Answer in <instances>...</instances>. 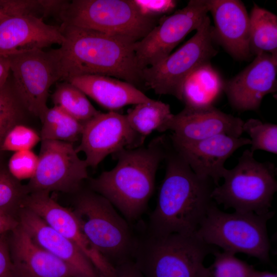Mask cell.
Returning <instances> with one entry per match:
<instances>
[{
	"mask_svg": "<svg viewBox=\"0 0 277 277\" xmlns=\"http://www.w3.org/2000/svg\"><path fill=\"white\" fill-rule=\"evenodd\" d=\"M166 172L154 211L150 216L149 234H195L214 202L213 181L195 174L169 144Z\"/></svg>",
	"mask_w": 277,
	"mask_h": 277,
	"instance_id": "6da1fadb",
	"label": "cell"
},
{
	"mask_svg": "<svg viewBox=\"0 0 277 277\" xmlns=\"http://www.w3.org/2000/svg\"><path fill=\"white\" fill-rule=\"evenodd\" d=\"M64 41L53 49L62 80L100 75L125 81L138 88L143 84L134 44L97 31L61 24Z\"/></svg>",
	"mask_w": 277,
	"mask_h": 277,
	"instance_id": "7a4b0ae2",
	"label": "cell"
},
{
	"mask_svg": "<svg viewBox=\"0 0 277 277\" xmlns=\"http://www.w3.org/2000/svg\"><path fill=\"white\" fill-rule=\"evenodd\" d=\"M168 145L162 135L146 147L113 154L117 160L115 166L91 179V190L108 200L128 221L137 220L153 193L156 173L166 156Z\"/></svg>",
	"mask_w": 277,
	"mask_h": 277,
	"instance_id": "3957f363",
	"label": "cell"
},
{
	"mask_svg": "<svg viewBox=\"0 0 277 277\" xmlns=\"http://www.w3.org/2000/svg\"><path fill=\"white\" fill-rule=\"evenodd\" d=\"M212 246L196 234H151L137 240L135 263L144 277H209L204 261Z\"/></svg>",
	"mask_w": 277,
	"mask_h": 277,
	"instance_id": "277c9868",
	"label": "cell"
},
{
	"mask_svg": "<svg viewBox=\"0 0 277 277\" xmlns=\"http://www.w3.org/2000/svg\"><path fill=\"white\" fill-rule=\"evenodd\" d=\"M72 211L87 239L111 265L132 260L137 240L108 200L92 190L84 191L76 197Z\"/></svg>",
	"mask_w": 277,
	"mask_h": 277,
	"instance_id": "5b68a950",
	"label": "cell"
},
{
	"mask_svg": "<svg viewBox=\"0 0 277 277\" xmlns=\"http://www.w3.org/2000/svg\"><path fill=\"white\" fill-rule=\"evenodd\" d=\"M275 176L276 168L273 163L258 161L254 153L246 149L234 168H226L223 175L224 183L215 186L211 197L225 209L266 214L270 211L277 191Z\"/></svg>",
	"mask_w": 277,
	"mask_h": 277,
	"instance_id": "8992f818",
	"label": "cell"
},
{
	"mask_svg": "<svg viewBox=\"0 0 277 277\" xmlns=\"http://www.w3.org/2000/svg\"><path fill=\"white\" fill-rule=\"evenodd\" d=\"M273 211L264 214L221 210L214 202L195 234L204 242L223 251L243 253L262 262L270 261L267 223Z\"/></svg>",
	"mask_w": 277,
	"mask_h": 277,
	"instance_id": "52a82bcc",
	"label": "cell"
},
{
	"mask_svg": "<svg viewBox=\"0 0 277 277\" xmlns=\"http://www.w3.org/2000/svg\"><path fill=\"white\" fill-rule=\"evenodd\" d=\"M61 24L88 29L136 43L159 19L143 15L132 0H73L57 16Z\"/></svg>",
	"mask_w": 277,
	"mask_h": 277,
	"instance_id": "ba28073f",
	"label": "cell"
},
{
	"mask_svg": "<svg viewBox=\"0 0 277 277\" xmlns=\"http://www.w3.org/2000/svg\"><path fill=\"white\" fill-rule=\"evenodd\" d=\"M196 33L175 52L142 70L144 85L156 94L170 95L181 101L183 84L197 67L217 54L212 26L207 15Z\"/></svg>",
	"mask_w": 277,
	"mask_h": 277,
	"instance_id": "9c48e42d",
	"label": "cell"
},
{
	"mask_svg": "<svg viewBox=\"0 0 277 277\" xmlns=\"http://www.w3.org/2000/svg\"><path fill=\"white\" fill-rule=\"evenodd\" d=\"M12 86L25 110L43 121L48 110L47 101L51 86L62 80L53 49H33L8 55Z\"/></svg>",
	"mask_w": 277,
	"mask_h": 277,
	"instance_id": "30bf717a",
	"label": "cell"
},
{
	"mask_svg": "<svg viewBox=\"0 0 277 277\" xmlns=\"http://www.w3.org/2000/svg\"><path fill=\"white\" fill-rule=\"evenodd\" d=\"M77 154L73 143L42 140L36 170L26 185L28 193L79 191L83 182L88 177V166Z\"/></svg>",
	"mask_w": 277,
	"mask_h": 277,
	"instance_id": "8fae6325",
	"label": "cell"
},
{
	"mask_svg": "<svg viewBox=\"0 0 277 277\" xmlns=\"http://www.w3.org/2000/svg\"><path fill=\"white\" fill-rule=\"evenodd\" d=\"M209 12V0H190L183 8L161 17L144 37L134 44L141 69L153 66L170 55L188 34L198 29Z\"/></svg>",
	"mask_w": 277,
	"mask_h": 277,
	"instance_id": "7c38bea8",
	"label": "cell"
},
{
	"mask_svg": "<svg viewBox=\"0 0 277 277\" xmlns=\"http://www.w3.org/2000/svg\"><path fill=\"white\" fill-rule=\"evenodd\" d=\"M77 153L83 152L88 167H96L106 157L122 150L142 146L144 141L129 125L125 115L99 113L84 123Z\"/></svg>",
	"mask_w": 277,
	"mask_h": 277,
	"instance_id": "4fadbf2b",
	"label": "cell"
},
{
	"mask_svg": "<svg viewBox=\"0 0 277 277\" xmlns=\"http://www.w3.org/2000/svg\"><path fill=\"white\" fill-rule=\"evenodd\" d=\"M47 191L28 193L21 207L34 212L48 225L75 244L90 260L100 277H114L115 269L95 249L82 231L72 211L64 207Z\"/></svg>",
	"mask_w": 277,
	"mask_h": 277,
	"instance_id": "5bb4252c",
	"label": "cell"
},
{
	"mask_svg": "<svg viewBox=\"0 0 277 277\" xmlns=\"http://www.w3.org/2000/svg\"><path fill=\"white\" fill-rule=\"evenodd\" d=\"M172 148L200 177L212 180L219 185L226 169V161L239 148L250 145L249 138L219 134L197 141H185L172 134Z\"/></svg>",
	"mask_w": 277,
	"mask_h": 277,
	"instance_id": "9a60e30c",
	"label": "cell"
},
{
	"mask_svg": "<svg viewBox=\"0 0 277 277\" xmlns=\"http://www.w3.org/2000/svg\"><path fill=\"white\" fill-rule=\"evenodd\" d=\"M277 56L263 53L225 82L224 92L232 108L240 112L259 109L263 98L277 90Z\"/></svg>",
	"mask_w": 277,
	"mask_h": 277,
	"instance_id": "2e32d148",
	"label": "cell"
},
{
	"mask_svg": "<svg viewBox=\"0 0 277 277\" xmlns=\"http://www.w3.org/2000/svg\"><path fill=\"white\" fill-rule=\"evenodd\" d=\"M244 121L226 113L213 106L184 108L172 114L160 132L172 131V134L185 141H197L219 134L236 137L243 133Z\"/></svg>",
	"mask_w": 277,
	"mask_h": 277,
	"instance_id": "e0dca14e",
	"label": "cell"
},
{
	"mask_svg": "<svg viewBox=\"0 0 277 277\" xmlns=\"http://www.w3.org/2000/svg\"><path fill=\"white\" fill-rule=\"evenodd\" d=\"M63 41L60 26L47 24L34 15L0 11V54L44 49L54 44L61 45Z\"/></svg>",
	"mask_w": 277,
	"mask_h": 277,
	"instance_id": "ac0fdd59",
	"label": "cell"
},
{
	"mask_svg": "<svg viewBox=\"0 0 277 277\" xmlns=\"http://www.w3.org/2000/svg\"><path fill=\"white\" fill-rule=\"evenodd\" d=\"M213 21L212 36L233 57L242 61L252 55L249 49V17L239 0H209Z\"/></svg>",
	"mask_w": 277,
	"mask_h": 277,
	"instance_id": "d6986e66",
	"label": "cell"
},
{
	"mask_svg": "<svg viewBox=\"0 0 277 277\" xmlns=\"http://www.w3.org/2000/svg\"><path fill=\"white\" fill-rule=\"evenodd\" d=\"M17 216L18 224L37 245L66 262L80 277H100L91 262L75 244L34 212L21 207Z\"/></svg>",
	"mask_w": 277,
	"mask_h": 277,
	"instance_id": "ffe728a7",
	"label": "cell"
},
{
	"mask_svg": "<svg viewBox=\"0 0 277 277\" xmlns=\"http://www.w3.org/2000/svg\"><path fill=\"white\" fill-rule=\"evenodd\" d=\"M9 246L18 277H80L70 265L37 245L19 224L9 233Z\"/></svg>",
	"mask_w": 277,
	"mask_h": 277,
	"instance_id": "44dd1931",
	"label": "cell"
},
{
	"mask_svg": "<svg viewBox=\"0 0 277 277\" xmlns=\"http://www.w3.org/2000/svg\"><path fill=\"white\" fill-rule=\"evenodd\" d=\"M109 111L150 101L138 88L125 81L100 75L75 76L67 81Z\"/></svg>",
	"mask_w": 277,
	"mask_h": 277,
	"instance_id": "7402d4cb",
	"label": "cell"
},
{
	"mask_svg": "<svg viewBox=\"0 0 277 277\" xmlns=\"http://www.w3.org/2000/svg\"><path fill=\"white\" fill-rule=\"evenodd\" d=\"M224 83L210 62L205 63L194 69L185 80L181 101L190 107L213 106L224 92Z\"/></svg>",
	"mask_w": 277,
	"mask_h": 277,
	"instance_id": "603a6c76",
	"label": "cell"
},
{
	"mask_svg": "<svg viewBox=\"0 0 277 277\" xmlns=\"http://www.w3.org/2000/svg\"><path fill=\"white\" fill-rule=\"evenodd\" d=\"M249 17L251 55L265 53L277 56V16L254 3Z\"/></svg>",
	"mask_w": 277,
	"mask_h": 277,
	"instance_id": "cb8c5ba5",
	"label": "cell"
},
{
	"mask_svg": "<svg viewBox=\"0 0 277 277\" xmlns=\"http://www.w3.org/2000/svg\"><path fill=\"white\" fill-rule=\"evenodd\" d=\"M172 114L169 104L152 99L135 105L125 115L132 129L144 142L153 131L160 132Z\"/></svg>",
	"mask_w": 277,
	"mask_h": 277,
	"instance_id": "d4e9b609",
	"label": "cell"
},
{
	"mask_svg": "<svg viewBox=\"0 0 277 277\" xmlns=\"http://www.w3.org/2000/svg\"><path fill=\"white\" fill-rule=\"evenodd\" d=\"M51 97L54 106L82 123L100 113L82 90L68 81L58 83Z\"/></svg>",
	"mask_w": 277,
	"mask_h": 277,
	"instance_id": "484cf974",
	"label": "cell"
},
{
	"mask_svg": "<svg viewBox=\"0 0 277 277\" xmlns=\"http://www.w3.org/2000/svg\"><path fill=\"white\" fill-rule=\"evenodd\" d=\"M42 122L41 141L56 140L73 143L81 136L84 126V123L56 106L48 109Z\"/></svg>",
	"mask_w": 277,
	"mask_h": 277,
	"instance_id": "4316f807",
	"label": "cell"
},
{
	"mask_svg": "<svg viewBox=\"0 0 277 277\" xmlns=\"http://www.w3.org/2000/svg\"><path fill=\"white\" fill-rule=\"evenodd\" d=\"M28 194L26 185L11 175L0 159V211L17 216Z\"/></svg>",
	"mask_w": 277,
	"mask_h": 277,
	"instance_id": "83f0119b",
	"label": "cell"
},
{
	"mask_svg": "<svg viewBox=\"0 0 277 277\" xmlns=\"http://www.w3.org/2000/svg\"><path fill=\"white\" fill-rule=\"evenodd\" d=\"M243 130L250 136L251 152L259 150L277 154L276 124L249 118L244 122Z\"/></svg>",
	"mask_w": 277,
	"mask_h": 277,
	"instance_id": "f1b7e54d",
	"label": "cell"
},
{
	"mask_svg": "<svg viewBox=\"0 0 277 277\" xmlns=\"http://www.w3.org/2000/svg\"><path fill=\"white\" fill-rule=\"evenodd\" d=\"M213 263L208 267L209 277H251L254 267L231 252L214 250Z\"/></svg>",
	"mask_w": 277,
	"mask_h": 277,
	"instance_id": "f546056e",
	"label": "cell"
},
{
	"mask_svg": "<svg viewBox=\"0 0 277 277\" xmlns=\"http://www.w3.org/2000/svg\"><path fill=\"white\" fill-rule=\"evenodd\" d=\"M40 141L41 136L33 129L21 124H16L7 132L1 150L14 152L31 150Z\"/></svg>",
	"mask_w": 277,
	"mask_h": 277,
	"instance_id": "4dcf8cb0",
	"label": "cell"
},
{
	"mask_svg": "<svg viewBox=\"0 0 277 277\" xmlns=\"http://www.w3.org/2000/svg\"><path fill=\"white\" fill-rule=\"evenodd\" d=\"M24 109L12 85L7 82L0 88V124L14 126L21 124L24 117Z\"/></svg>",
	"mask_w": 277,
	"mask_h": 277,
	"instance_id": "1f68e13d",
	"label": "cell"
},
{
	"mask_svg": "<svg viewBox=\"0 0 277 277\" xmlns=\"http://www.w3.org/2000/svg\"><path fill=\"white\" fill-rule=\"evenodd\" d=\"M38 162V156L31 150L14 152L7 167L11 175L20 181L31 179L35 174Z\"/></svg>",
	"mask_w": 277,
	"mask_h": 277,
	"instance_id": "d6a6232c",
	"label": "cell"
},
{
	"mask_svg": "<svg viewBox=\"0 0 277 277\" xmlns=\"http://www.w3.org/2000/svg\"><path fill=\"white\" fill-rule=\"evenodd\" d=\"M132 1L143 15L156 18H160L171 13L177 3L174 0Z\"/></svg>",
	"mask_w": 277,
	"mask_h": 277,
	"instance_id": "836d02e7",
	"label": "cell"
},
{
	"mask_svg": "<svg viewBox=\"0 0 277 277\" xmlns=\"http://www.w3.org/2000/svg\"><path fill=\"white\" fill-rule=\"evenodd\" d=\"M9 233L0 235V277H18L11 258Z\"/></svg>",
	"mask_w": 277,
	"mask_h": 277,
	"instance_id": "e575fe53",
	"label": "cell"
},
{
	"mask_svg": "<svg viewBox=\"0 0 277 277\" xmlns=\"http://www.w3.org/2000/svg\"><path fill=\"white\" fill-rule=\"evenodd\" d=\"M114 277H144L133 260L122 263L115 267Z\"/></svg>",
	"mask_w": 277,
	"mask_h": 277,
	"instance_id": "d590c367",
	"label": "cell"
},
{
	"mask_svg": "<svg viewBox=\"0 0 277 277\" xmlns=\"http://www.w3.org/2000/svg\"><path fill=\"white\" fill-rule=\"evenodd\" d=\"M18 225L17 216L0 211V235L11 232Z\"/></svg>",
	"mask_w": 277,
	"mask_h": 277,
	"instance_id": "8d00e7d4",
	"label": "cell"
},
{
	"mask_svg": "<svg viewBox=\"0 0 277 277\" xmlns=\"http://www.w3.org/2000/svg\"><path fill=\"white\" fill-rule=\"evenodd\" d=\"M10 72V64L7 56L0 54V88L7 83Z\"/></svg>",
	"mask_w": 277,
	"mask_h": 277,
	"instance_id": "74e56055",
	"label": "cell"
},
{
	"mask_svg": "<svg viewBox=\"0 0 277 277\" xmlns=\"http://www.w3.org/2000/svg\"><path fill=\"white\" fill-rule=\"evenodd\" d=\"M13 126H14L7 124H0V154H1L2 152L1 148L4 138L9 130Z\"/></svg>",
	"mask_w": 277,
	"mask_h": 277,
	"instance_id": "f35d334b",
	"label": "cell"
},
{
	"mask_svg": "<svg viewBox=\"0 0 277 277\" xmlns=\"http://www.w3.org/2000/svg\"><path fill=\"white\" fill-rule=\"evenodd\" d=\"M251 277H277V274L276 273L258 271L255 269Z\"/></svg>",
	"mask_w": 277,
	"mask_h": 277,
	"instance_id": "ab89813d",
	"label": "cell"
}]
</instances>
